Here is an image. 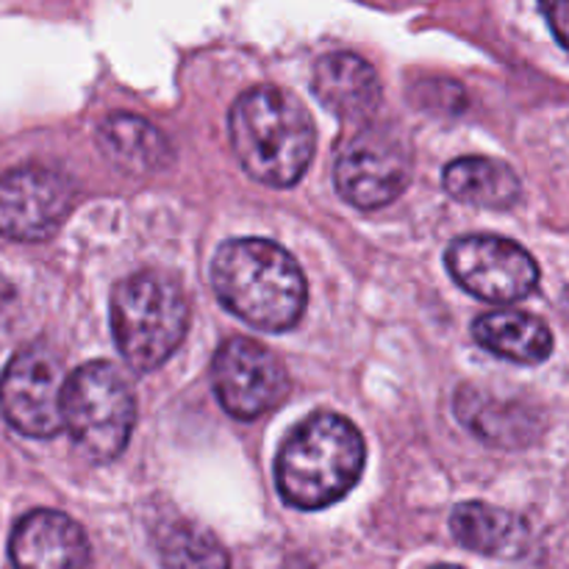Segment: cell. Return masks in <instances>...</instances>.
I'll return each instance as SVG.
<instances>
[{"instance_id": "cell-8", "label": "cell", "mask_w": 569, "mask_h": 569, "mask_svg": "<svg viewBox=\"0 0 569 569\" xmlns=\"http://www.w3.org/2000/svg\"><path fill=\"white\" fill-rule=\"evenodd\" d=\"M217 400L237 420H259L278 409L289 392V378L276 353L253 339L233 337L217 350L211 367Z\"/></svg>"}, {"instance_id": "cell-14", "label": "cell", "mask_w": 569, "mask_h": 569, "mask_svg": "<svg viewBox=\"0 0 569 569\" xmlns=\"http://www.w3.org/2000/svg\"><path fill=\"white\" fill-rule=\"evenodd\" d=\"M100 150L122 172L150 176L164 170L172 161L170 142L164 133L137 114H111L100 122Z\"/></svg>"}, {"instance_id": "cell-7", "label": "cell", "mask_w": 569, "mask_h": 569, "mask_svg": "<svg viewBox=\"0 0 569 569\" xmlns=\"http://www.w3.org/2000/svg\"><path fill=\"white\" fill-rule=\"evenodd\" d=\"M448 270L461 289L487 303L509 306L528 298L539 283V267L522 244L476 233L448 248Z\"/></svg>"}, {"instance_id": "cell-13", "label": "cell", "mask_w": 569, "mask_h": 569, "mask_svg": "<svg viewBox=\"0 0 569 569\" xmlns=\"http://www.w3.org/2000/svg\"><path fill=\"white\" fill-rule=\"evenodd\" d=\"M450 531L467 550L492 559H520L531 548V531L520 517L478 500L453 511Z\"/></svg>"}, {"instance_id": "cell-17", "label": "cell", "mask_w": 569, "mask_h": 569, "mask_svg": "<svg viewBox=\"0 0 569 569\" xmlns=\"http://www.w3.org/2000/svg\"><path fill=\"white\" fill-rule=\"evenodd\" d=\"M456 415L483 442L517 448L531 439V415L522 406L506 403L489 392L465 387L456 395Z\"/></svg>"}, {"instance_id": "cell-4", "label": "cell", "mask_w": 569, "mask_h": 569, "mask_svg": "<svg viewBox=\"0 0 569 569\" xmlns=\"http://www.w3.org/2000/svg\"><path fill=\"white\" fill-rule=\"evenodd\" d=\"M187 328V295L167 272L144 270L114 287L111 331L131 370L150 372L164 365L183 342Z\"/></svg>"}, {"instance_id": "cell-19", "label": "cell", "mask_w": 569, "mask_h": 569, "mask_svg": "<svg viewBox=\"0 0 569 569\" xmlns=\"http://www.w3.org/2000/svg\"><path fill=\"white\" fill-rule=\"evenodd\" d=\"M539 3H542L545 17H548L550 31L569 50V0H539Z\"/></svg>"}, {"instance_id": "cell-1", "label": "cell", "mask_w": 569, "mask_h": 569, "mask_svg": "<svg viewBox=\"0 0 569 569\" xmlns=\"http://www.w3.org/2000/svg\"><path fill=\"white\" fill-rule=\"evenodd\" d=\"M214 295L231 315L259 331H289L306 309L298 261L270 239H231L211 261Z\"/></svg>"}, {"instance_id": "cell-10", "label": "cell", "mask_w": 569, "mask_h": 569, "mask_svg": "<svg viewBox=\"0 0 569 569\" xmlns=\"http://www.w3.org/2000/svg\"><path fill=\"white\" fill-rule=\"evenodd\" d=\"M72 187L48 167H17L0 176V237L42 242L70 214Z\"/></svg>"}, {"instance_id": "cell-9", "label": "cell", "mask_w": 569, "mask_h": 569, "mask_svg": "<svg viewBox=\"0 0 569 569\" xmlns=\"http://www.w3.org/2000/svg\"><path fill=\"white\" fill-rule=\"evenodd\" d=\"M411 178V156L395 133L365 128L356 133L337 161V189L356 209H381L392 203Z\"/></svg>"}, {"instance_id": "cell-3", "label": "cell", "mask_w": 569, "mask_h": 569, "mask_svg": "<svg viewBox=\"0 0 569 569\" xmlns=\"http://www.w3.org/2000/svg\"><path fill=\"white\" fill-rule=\"evenodd\" d=\"M237 161L253 181L292 187L315 156V126L300 100L278 87H256L239 94L231 117Z\"/></svg>"}, {"instance_id": "cell-11", "label": "cell", "mask_w": 569, "mask_h": 569, "mask_svg": "<svg viewBox=\"0 0 569 569\" xmlns=\"http://www.w3.org/2000/svg\"><path fill=\"white\" fill-rule=\"evenodd\" d=\"M9 556L14 569H89L92 561L83 528L53 509H37L17 522Z\"/></svg>"}, {"instance_id": "cell-16", "label": "cell", "mask_w": 569, "mask_h": 569, "mask_svg": "<svg viewBox=\"0 0 569 569\" xmlns=\"http://www.w3.org/2000/svg\"><path fill=\"white\" fill-rule=\"evenodd\" d=\"M442 181L450 198L478 209H511L522 194L517 172L503 161L483 159V156L450 161Z\"/></svg>"}, {"instance_id": "cell-18", "label": "cell", "mask_w": 569, "mask_h": 569, "mask_svg": "<svg viewBox=\"0 0 569 569\" xmlns=\"http://www.w3.org/2000/svg\"><path fill=\"white\" fill-rule=\"evenodd\" d=\"M156 548L164 569H231V559L220 539L203 526L187 520H176L161 528Z\"/></svg>"}, {"instance_id": "cell-2", "label": "cell", "mask_w": 569, "mask_h": 569, "mask_svg": "<svg viewBox=\"0 0 569 569\" xmlns=\"http://www.w3.org/2000/svg\"><path fill=\"white\" fill-rule=\"evenodd\" d=\"M365 459L359 428L345 417L320 411L283 439L276 459L278 492L295 509H326L359 483Z\"/></svg>"}, {"instance_id": "cell-12", "label": "cell", "mask_w": 569, "mask_h": 569, "mask_svg": "<svg viewBox=\"0 0 569 569\" xmlns=\"http://www.w3.org/2000/svg\"><path fill=\"white\" fill-rule=\"evenodd\" d=\"M315 94L342 120L365 122L381 103V81L361 56L331 53L317 61Z\"/></svg>"}, {"instance_id": "cell-5", "label": "cell", "mask_w": 569, "mask_h": 569, "mask_svg": "<svg viewBox=\"0 0 569 569\" xmlns=\"http://www.w3.org/2000/svg\"><path fill=\"white\" fill-rule=\"evenodd\" d=\"M133 417L131 387L109 361H89L67 378L64 428L89 461L117 459L131 439Z\"/></svg>"}, {"instance_id": "cell-20", "label": "cell", "mask_w": 569, "mask_h": 569, "mask_svg": "<svg viewBox=\"0 0 569 569\" xmlns=\"http://www.w3.org/2000/svg\"><path fill=\"white\" fill-rule=\"evenodd\" d=\"M428 569H465V567H456V565H437V567H428Z\"/></svg>"}, {"instance_id": "cell-15", "label": "cell", "mask_w": 569, "mask_h": 569, "mask_svg": "<svg viewBox=\"0 0 569 569\" xmlns=\"http://www.w3.org/2000/svg\"><path fill=\"white\" fill-rule=\"evenodd\" d=\"M478 345L517 365H542L553 353V333L545 320L517 309L489 311L472 326Z\"/></svg>"}, {"instance_id": "cell-6", "label": "cell", "mask_w": 569, "mask_h": 569, "mask_svg": "<svg viewBox=\"0 0 569 569\" xmlns=\"http://www.w3.org/2000/svg\"><path fill=\"white\" fill-rule=\"evenodd\" d=\"M67 372L44 345L22 348L0 376V411L17 433L50 439L64 428Z\"/></svg>"}]
</instances>
